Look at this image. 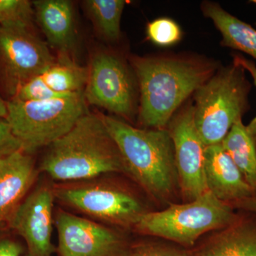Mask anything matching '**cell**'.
Masks as SVG:
<instances>
[{"instance_id": "6da1fadb", "label": "cell", "mask_w": 256, "mask_h": 256, "mask_svg": "<svg viewBox=\"0 0 256 256\" xmlns=\"http://www.w3.org/2000/svg\"><path fill=\"white\" fill-rule=\"evenodd\" d=\"M140 92L139 119L150 129H164L175 111L210 78L213 65L183 57H134Z\"/></svg>"}, {"instance_id": "7a4b0ae2", "label": "cell", "mask_w": 256, "mask_h": 256, "mask_svg": "<svg viewBox=\"0 0 256 256\" xmlns=\"http://www.w3.org/2000/svg\"><path fill=\"white\" fill-rule=\"evenodd\" d=\"M129 174L160 203H172L178 186L174 144L168 129H139L101 114Z\"/></svg>"}, {"instance_id": "3957f363", "label": "cell", "mask_w": 256, "mask_h": 256, "mask_svg": "<svg viewBox=\"0 0 256 256\" xmlns=\"http://www.w3.org/2000/svg\"><path fill=\"white\" fill-rule=\"evenodd\" d=\"M40 170L58 181H84L126 168L101 114L86 112L48 146Z\"/></svg>"}, {"instance_id": "277c9868", "label": "cell", "mask_w": 256, "mask_h": 256, "mask_svg": "<svg viewBox=\"0 0 256 256\" xmlns=\"http://www.w3.org/2000/svg\"><path fill=\"white\" fill-rule=\"evenodd\" d=\"M252 84L234 63L218 70L194 92V118L205 146L220 144L249 108Z\"/></svg>"}, {"instance_id": "5b68a950", "label": "cell", "mask_w": 256, "mask_h": 256, "mask_svg": "<svg viewBox=\"0 0 256 256\" xmlns=\"http://www.w3.org/2000/svg\"><path fill=\"white\" fill-rule=\"evenodd\" d=\"M236 220L233 206L208 191L193 201L171 203L164 210L146 212L134 228L144 235L190 247L204 234L226 228Z\"/></svg>"}, {"instance_id": "8992f818", "label": "cell", "mask_w": 256, "mask_h": 256, "mask_svg": "<svg viewBox=\"0 0 256 256\" xmlns=\"http://www.w3.org/2000/svg\"><path fill=\"white\" fill-rule=\"evenodd\" d=\"M84 92L68 97L45 100L6 101V119L23 143L24 151L32 152L50 146L74 127L86 114Z\"/></svg>"}, {"instance_id": "52a82bcc", "label": "cell", "mask_w": 256, "mask_h": 256, "mask_svg": "<svg viewBox=\"0 0 256 256\" xmlns=\"http://www.w3.org/2000/svg\"><path fill=\"white\" fill-rule=\"evenodd\" d=\"M56 198L94 218L124 228H134L146 212L139 197L110 183L80 182L54 186Z\"/></svg>"}, {"instance_id": "ba28073f", "label": "cell", "mask_w": 256, "mask_h": 256, "mask_svg": "<svg viewBox=\"0 0 256 256\" xmlns=\"http://www.w3.org/2000/svg\"><path fill=\"white\" fill-rule=\"evenodd\" d=\"M54 62L46 44L30 28L0 26V90L11 98Z\"/></svg>"}, {"instance_id": "9c48e42d", "label": "cell", "mask_w": 256, "mask_h": 256, "mask_svg": "<svg viewBox=\"0 0 256 256\" xmlns=\"http://www.w3.org/2000/svg\"><path fill=\"white\" fill-rule=\"evenodd\" d=\"M84 98L124 118L134 112V88L127 67L118 57L100 52L92 57Z\"/></svg>"}, {"instance_id": "30bf717a", "label": "cell", "mask_w": 256, "mask_h": 256, "mask_svg": "<svg viewBox=\"0 0 256 256\" xmlns=\"http://www.w3.org/2000/svg\"><path fill=\"white\" fill-rule=\"evenodd\" d=\"M54 224L60 256H129L131 248L119 232L58 210Z\"/></svg>"}, {"instance_id": "8fae6325", "label": "cell", "mask_w": 256, "mask_h": 256, "mask_svg": "<svg viewBox=\"0 0 256 256\" xmlns=\"http://www.w3.org/2000/svg\"><path fill=\"white\" fill-rule=\"evenodd\" d=\"M168 130L174 144L180 192L185 201H193L208 192L204 170L206 146L195 126L194 106H186L172 118Z\"/></svg>"}, {"instance_id": "7c38bea8", "label": "cell", "mask_w": 256, "mask_h": 256, "mask_svg": "<svg viewBox=\"0 0 256 256\" xmlns=\"http://www.w3.org/2000/svg\"><path fill=\"white\" fill-rule=\"evenodd\" d=\"M54 186L45 184L32 192L12 217L8 226L21 236L28 256H53Z\"/></svg>"}, {"instance_id": "4fadbf2b", "label": "cell", "mask_w": 256, "mask_h": 256, "mask_svg": "<svg viewBox=\"0 0 256 256\" xmlns=\"http://www.w3.org/2000/svg\"><path fill=\"white\" fill-rule=\"evenodd\" d=\"M37 176L33 158L26 152L0 160V230L9 225Z\"/></svg>"}, {"instance_id": "5bb4252c", "label": "cell", "mask_w": 256, "mask_h": 256, "mask_svg": "<svg viewBox=\"0 0 256 256\" xmlns=\"http://www.w3.org/2000/svg\"><path fill=\"white\" fill-rule=\"evenodd\" d=\"M204 170L207 190L220 201L232 204L254 194L222 144L205 146Z\"/></svg>"}, {"instance_id": "9a60e30c", "label": "cell", "mask_w": 256, "mask_h": 256, "mask_svg": "<svg viewBox=\"0 0 256 256\" xmlns=\"http://www.w3.org/2000/svg\"><path fill=\"white\" fill-rule=\"evenodd\" d=\"M40 28L52 47L63 52L75 44V24L72 3L68 0H37L32 2Z\"/></svg>"}, {"instance_id": "2e32d148", "label": "cell", "mask_w": 256, "mask_h": 256, "mask_svg": "<svg viewBox=\"0 0 256 256\" xmlns=\"http://www.w3.org/2000/svg\"><path fill=\"white\" fill-rule=\"evenodd\" d=\"M218 232L198 256H256V226L236 220Z\"/></svg>"}, {"instance_id": "e0dca14e", "label": "cell", "mask_w": 256, "mask_h": 256, "mask_svg": "<svg viewBox=\"0 0 256 256\" xmlns=\"http://www.w3.org/2000/svg\"><path fill=\"white\" fill-rule=\"evenodd\" d=\"M202 11L210 18L222 36V45L240 50L256 60V30L214 2H204Z\"/></svg>"}, {"instance_id": "ac0fdd59", "label": "cell", "mask_w": 256, "mask_h": 256, "mask_svg": "<svg viewBox=\"0 0 256 256\" xmlns=\"http://www.w3.org/2000/svg\"><path fill=\"white\" fill-rule=\"evenodd\" d=\"M220 144L256 194V146L242 119L234 124Z\"/></svg>"}, {"instance_id": "d6986e66", "label": "cell", "mask_w": 256, "mask_h": 256, "mask_svg": "<svg viewBox=\"0 0 256 256\" xmlns=\"http://www.w3.org/2000/svg\"><path fill=\"white\" fill-rule=\"evenodd\" d=\"M40 76L52 90L70 95L85 88L88 69L77 65L67 56H62Z\"/></svg>"}, {"instance_id": "ffe728a7", "label": "cell", "mask_w": 256, "mask_h": 256, "mask_svg": "<svg viewBox=\"0 0 256 256\" xmlns=\"http://www.w3.org/2000/svg\"><path fill=\"white\" fill-rule=\"evenodd\" d=\"M124 0H87L86 8L102 36L116 41L120 36V20Z\"/></svg>"}, {"instance_id": "44dd1931", "label": "cell", "mask_w": 256, "mask_h": 256, "mask_svg": "<svg viewBox=\"0 0 256 256\" xmlns=\"http://www.w3.org/2000/svg\"><path fill=\"white\" fill-rule=\"evenodd\" d=\"M33 5L28 0H0V26L30 28Z\"/></svg>"}, {"instance_id": "7402d4cb", "label": "cell", "mask_w": 256, "mask_h": 256, "mask_svg": "<svg viewBox=\"0 0 256 256\" xmlns=\"http://www.w3.org/2000/svg\"><path fill=\"white\" fill-rule=\"evenodd\" d=\"M146 32L148 40L160 46L176 44L182 36V32L178 24L169 18L153 20L148 23Z\"/></svg>"}, {"instance_id": "603a6c76", "label": "cell", "mask_w": 256, "mask_h": 256, "mask_svg": "<svg viewBox=\"0 0 256 256\" xmlns=\"http://www.w3.org/2000/svg\"><path fill=\"white\" fill-rule=\"evenodd\" d=\"M74 94L67 95L54 92L45 84L40 75L28 80L20 88L12 98L20 100H45L68 97Z\"/></svg>"}, {"instance_id": "cb8c5ba5", "label": "cell", "mask_w": 256, "mask_h": 256, "mask_svg": "<svg viewBox=\"0 0 256 256\" xmlns=\"http://www.w3.org/2000/svg\"><path fill=\"white\" fill-rule=\"evenodd\" d=\"M22 150L23 143L15 136L8 120L0 118V160Z\"/></svg>"}, {"instance_id": "d4e9b609", "label": "cell", "mask_w": 256, "mask_h": 256, "mask_svg": "<svg viewBox=\"0 0 256 256\" xmlns=\"http://www.w3.org/2000/svg\"><path fill=\"white\" fill-rule=\"evenodd\" d=\"M129 256H194L185 249L163 245V244H144L131 249Z\"/></svg>"}, {"instance_id": "484cf974", "label": "cell", "mask_w": 256, "mask_h": 256, "mask_svg": "<svg viewBox=\"0 0 256 256\" xmlns=\"http://www.w3.org/2000/svg\"><path fill=\"white\" fill-rule=\"evenodd\" d=\"M234 63L240 66L245 70H248L254 79V84L256 86V66L252 60L246 58L242 55H234ZM247 130L250 134L256 146V117L250 121V124L246 126Z\"/></svg>"}, {"instance_id": "4316f807", "label": "cell", "mask_w": 256, "mask_h": 256, "mask_svg": "<svg viewBox=\"0 0 256 256\" xmlns=\"http://www.w3.org/2000/svg\"><path fill=\"white\" fill-rule=\"evenodd\" d=\"M22 248L18 242L5 239L0 242V256H20Z\"/></svg>"}, {"instance_id": "83f0119b", "label": "cell", "mask_w": 256, "mask_h": 256, "mask_svg": "<svg viewBox=\"0 0 256 256\" xmlns=\"http://www.w3.org/2000/svg\"><path fill=\"white\" fill-rule=\"evenodd\" d=\"M230 205H233V206L242 208V210L256 213V194H254L245 200L234 202V203L230 204Z\"/></svg>"}, {"instance_id": "f1b7e54d", "label": "cell", "mask_w": 256, "mask_h": 256, "mask_svg": "<svg viewBox=\"0 0 256 256\" xmlns=\"http://www.w3.org/2000/svg\"><path fill=\"white\" fill-rule=\"evenodd\" d=\"M6 116H8L6 102L0 97V118H6Z\"/></svg>"}, {"instance_id": "f546056e", "label": "cell", "mask_w": 256, "mask_h": 256, "mask_svg": "<svg viewBox=\"0 0 256 256\" xmlns=\"http://www.w3.org/2000/svg\"><path fill=\"white\" fill-rule=\"evenodd\" d=\"M252 2L254 3V4H256V0H252Z\"/></svg>"}]
</instances>
